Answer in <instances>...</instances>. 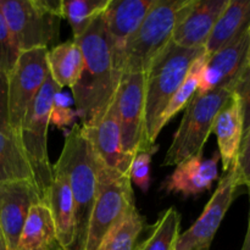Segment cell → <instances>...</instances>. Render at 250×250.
Returning <instances> with one entry per match:
<instances>
[{
    "label": "cell",
    "instance_id": "6da1fadb",
    "mask_svg": "<svg viewBox=\"0 0 250 250\" xmlns=\"http://www.w3.org/2000/svg\"><path fill=\"white\" fill-rule=\"evenodd\" d=\"M73 41L82 50L83 67L71 89L81 126L87 128L98 124L111 106L124 70L115 54L103 14Z\"/></svg>",
    "mask_w": 250,
    "mask_h": 250
},
{
    "label": "cell",
    "instance_id": "7a4b0ae2",
    "mask_svg": "<svg viewBox=\"0 0 250 250\" xmlns=\"http://www.w3.org/2000/svg\"><path fill=\"white\" fill-rule=\"evenodd\" d=\"M62 151L53 165L67 180L75 202V241L70 250H84L90 214L94 205L98 183V161L82 126L75 125L65 134Z\"/></svg>",
    "mask_w": 250,
    "mask_h": 250
},
{
    "label": "cell",
    "instance_id": "3957f363",
    "mask_svg": "<svg viewBox=\"0 0 250 250\" xmlns=\"http://www.w3.org/2000/svg\"><path fill=\"white\" fill-rule=\"evenodd\" d=\"M205 53L204 48L187 49L172 41L156 55L146 72V141L149 149H158L164 111L185 81L195 59Z\"/></svg>",
    "mask_w": 250,
    "mask_h": 250
},
{
    "label": "cell",
    "instance_id": "277c9868",
    "mask_svg": "<svg viewBox=\"0 0 250 250\" xmlns=\"http://www.w3.org/2000/svg\"><path fill=\"white\" fill-rule=\"evenodd\" d=\"M195 0H155L139 28L126 42L124 73H146L151 61L171 42L176 27L192 10Z\"/></svg>",
    "mask_w": 250,
    "mask_h": 250
},
{
    "label": "cell",
    "instance_id": "5b68a950",
    "mask_svg": "<svg viewBox=\"0 0 250 250\" xmlns=\"http://www.w3.org/2000/svg\"><path fill=\"white\" fill-rule=\"evenodd\" d=\"M0 10L20 51L53 45L62 19L60 0H0Z\"/></svg>",
    "mask_w": 250,
    "mask_h": 250
},
{
    "label": "cell",
    "instance_id": "8992f818",
    "mask_svg": "<svg viewBox=\"0 0 250 250\" xmlns=\"http://www.w3.org/2000/svg\"><path fill=\"white\" fill-rule=\"evenodd\" d=\"M61 90L55 81L49 76L27 110L19 132L26 158L33 172L34 185L37 186L42 200L46 203L49 189L54 180L53 165L48 155V127L50 112L56 92Z\"/></svg>",
    "mask_w": 250,
    "mask_h": 250
},
{
    "label": "cell",
    "instance_id": "52a82bcc",
    "mask_svg": "<svg viewBox=\"0 0 250 250\" xmlns=\"http://www.w3.org/2000/svg\"><path fill=\"white\" fill-rule=\"evenodd\" d=\"M234 84L221 87L203 95H194L187 106L172 143L166 151L164 166H176L186 159L204 151L205 143L220 110L233 94Z\"/></svg>",
    "mask_w": 250,
    "mask_h": 250
},
{
    "label": "cell",
    "instance_id": "ba28073f",
    "mask_svg": "<svg viewBox=\"0 0 250 250\" xmlns=\"http://www.w3.org/2000/svg\"><path fill=\"white\" fill-rule=\"evenodd\" d=\"M99 161V160H98ZM136 208L129 173L98 166L97 194L84 250H97L107 233Z\"/></svg>",
    "mask_w": 250,
    "mask_h": 250
},
{
    "label": "cell",
    "instance_id": "9c48e42d",
    "mask_svg": "<svg viewBox=\"0 0 250 250\" xmlns=\"http://www.w3.org/2000/svg\"><path fill=\"white\" fill-rule=\"evenodd\" d=\"M122 151L128 160H133L139 151H154L149 149L146 141V73H124L115 97Z\"/></svg>",
    "mask_w": 250,
    "mask_h": 250
},
{
    "label": "cell",
    "instance_id": "30bf717a",
    "mask_svg": "<svg viewBox=\"0 0 250 250\" xmlns=\"http://www.w3.org/2000/svg\"><path fill=\"white\" fill-rule=\"evenodd\" d=\"M50 76L48 49L22 51L9 75V119L12 131L19 136L29 105Z\"/></svg>",
    "mask_w": 250,
    "mask_h": 250
},
{
    "label": "cell",
    "instance_id": "8fae6325",
    "mask_svg": "<svg viewBox=\"0 0 250 250\" xmlns=\"http://www.w3.org/2000/svg\"><path fill=\"white\" fill-rule=\"evenodd\" d=\"M238 185L236 164L225 172L216 190L199 219L182 234L180 233L173 250H210L220 225L234 199Z\"/></svg>",
    "mask_w": 250,
    "mask_h": 250
},
{
    "label": "cell",
    "instance_id": "7c38bea8",
    "mask_svg": "<svg viewBox=\"0 0 250 250\" xmlns=\"http://www.w3.org/2000/svg\"><path fill=\"white\" fill-rule=\"evenodd\" d=\"M43 202L33 181L0 183V229L7 250L16 249L22 227L33 205Z\"/></svg>",
    "mask_w": 250,
    "mask_h": 250
},
{
    "label": "cell",
    "instance_id": "4fadbf2b",
    "mask_svg": "<svg viewBox=\"0 0 250 250\" xmlns=\"http://www.w3.org/2000/svg\"><path fill=\"white\" fill-rule=\"evenodd\" d=\"M248 29L216 53L208 55L202 80L195 95H203L221 87L234 84L247 63Z\"/></svg>",
    "mask_w": 250,
    "mask_h": 250
},
{
    "label": "cell",
    "instance_id": "5bb4252c",
    "mask_svg": "<svg viewBox=\"0 0 250 250\" xmlns=\"http://www.w3.org/2000/svg\"><path fill=\"white\" fill-rule=\"evenodd\" d=\"M82 128L98 160L104 167L120 173H129L132 161L122 151L121 131L115 100L98 124Z\"/></svg>",
    "mask_w": 250,
    "mask_h": 250
},
{
    "label": "cell",
    "instance_id": "9a60e30c",
    "mask_svg": "<svg viewBox=\"0 0 250 250\" xmlns=\"http://www.w3.org/2000/svg\"><path fill=\"white\" fill-rule=\"evenodd\" d=\"M219 151L204 160L203 154L186 159L176 165L175 171L161 185L167 194H182L185 197L197 195L210 189L212 182L219 177Z\"/></svg>",
    "mask_w": 250,
    "mask_h": 250
},
{
    "label": "cell",
    "instance_id": "2e32d148",
    "mask_svg": "<svg viewBox=\"0 0 250 250\" xmlns=\"http://www.w3.org/2000/svg\"><path fill=\"white\" fill-rule=\"evenodd\" d=\"M154 1L155 0H109L103 12L105 26L121 66L125 44L139 28Z\"/></svg>",
    "mask_w": 250,
    "mask_h": 250
},
{
    "label": "cell",
    "instance_id": "e0dca14e",
    "mask_svg": "<svg viewBox=\"0 0 250 250\" xmlns=\"http://www.w3.org/2000/svg\"><path fill=\"white\" fill-rule=\"evenodd\" d=\"M229 0H195L192 10L176 27L171 41L187 49L204 48Z\"/></svg>",
    "mask_w": 250,
    "mask_h": 250
},
{
    "label": "cell",
    "instance_id": "ac0fdd59",
    "mask_svg": "<svg viewBox=\"0 0 250 250\" xmlns=\"http://www.w3.org/2000/svg\"><path fill=\"white\" fill-rule=\"evenodd\" d=\"M211 132H214L217 138L219 155L224 166V172H227L236 164L244 133L242 105L234 93L217 114Z\"/></svg>",
    "mask_w": 250,
    "mask_h": 250
},
{
    "label": "cell",
    "instance_id": "d6986e66",
    "mask_svg": "<svg viewBox=\"0 0 250 250\" xmlns=\"http://www.w3.org/2000/svg\"><path fill=\"white\" fill-rule=\"evenodd\" d=\"M54 171V180L49 189L46 204L50 209L56 234L63 250H70L75 241V202L67 180L60 171Z\"/></svg>",
    "mask_w": 250,
    "mask_h": 250
},
{
    "label": "cell",
    "instance_id": "ffe728a7",
    "mask_svg": "<svg viewBox=\"0 0 250 250\" xmlns=\"http://www.w3.org/2000/svg\"><path fill=\"white\" fill-rule=\"evenodd\" d=\"M15 250H63L46 203L41 202L31 208Z\"/></svg>",
    "mask_w": 250,
    "mask_h": 250
},
{
    "label": "cell",
    "instance_id": "44dd1931",
    "mask_svg": "<svg viewBox=\"0 0 250 250\" xmlns=\"http://www.w3.org/2000/svg\"><path fill=\"white\" fill-rule=\"evenodd\" d=\"M250 0H229L212 28L204 49L208 55L236 41L249 28Z\"/></svg>",
    "mask_w": 250,
    "mask_h": 250
},
{
    "label": "cell",
    "instance_id": "7402d4cb",
    "mask_svg": "<svg viewBox=\"0 0 250 250\" xmlns=\"http://www.w3.org/2000/svg\"><path fill=\"white\" fill-rule=\"evenodd\" d=\"M48 65L50 76L60 88H72L80 78L83 67V55L75 41L54 45L48 50Z\"/></svg>",
    "mask_w": 250,
    "mask_h": 250
},
{
    "label": "cell",
    "instance_id": "603a6c76",
    "mask_svg": "<svg viewBox=\"0 0 250 250\" xmlns=\"http://www.w3.org/2000/svg\"><path fill=\"white\" fill-rule=\"evenodd\" d=\"M21 180L33 181V172L19 136L0 131V183Z\"/></svg>",
    "mask_w": 250,
    "mask_h": 250
},
{
    "label": "cell",
    "instance_id": "cb8c5ba5",
    "mask_svg": "<svg viewBox=\"0 0 250 250\" xmlns=\"http://www.w3.org/2000/svg\"><path fill=\"white\" fill-rule=\"evenodd\" d=\"M207 59L208 54L204 53L203 55H200L199 58L195 59V60L193 61L189 70H188L185 81H183L181 87L178 88L177 92L175 93L172 99L168 103L167 107H166L165 111H164L163 117H161L160 121L161 129H163L164 127L167 125V122L170 121L172 117H175L183 107L187 106L188 103H189L190 100H192V98L195 95L198 87H199L200 80H202L203 71H204L205 63H207Z\"/></svg>",
    "mask_w": 250,
    "mask_h": 250
},
{
    "label": "cell",
    "instance_id": "d4e9b609",
    "mask_svg": "<svg viewBox=\"0 0 250 250\" xmlns=\"http://www.w3.org/2000/svg\"><path fill=\"white\" fill-rule=\"evenodd\" d=\"M143 227L144 219L134 208L105 236L97 250H136V242Z\"/></svg>",
    "mask_w": 250,
    "mask_h": 250
},
{
    "label": "cell",
    "instance_id": "484cf974",
    "mask_svg": "<svg viewBox=\"0 0 250 250\" xmlns=\"http://www.w3.org/2000/svg\"><path fill=\"white\" fill-rule=\"evenodd\" d=\"M109 0H70L62 1V19L67 20L73 33L78 38L90 26L95 17L106 9Z\"/></svg>",
    "mask_w": 250,
    "mask_h": 250
},
{
    "label": "cell",
    "instance_id": "4316f807",
    "mask_svg": "<svg viewBox=\"0 0 250 250\" xmlns=\"http://www.w3.org/2000/svg\"><path fill=\"white\" fill-rule=\"evenodd\" d=\"M181 215L175 208L166 210L154 225L150 237L138 250H173L180 236Z\"/></svg>",
    "mask_w": 250,
    "mask_h": 250
},
{
    "label": "cell",
    "instance_id": "83f0119b",
    "mask_svg": "<svg viewBox=\"0 0 250 250\" xmlns=\"http://www.w3.org/2000/svg\"><path fill=\"white\" fill-rule=\"evenodd\" d=\"M20 54L21 51L17 48L0 10V70L9 76L16 65Z\"/></svg>",
    "mask_w": 250,
    "mask_h": 250
},
{
    "label": "cell",
    "instance_id": "f1b7e54d",
    "mask_svg": "<svg viewBox=\"0 0 250 250\" xmlns=\"http://www.w3.org/2000/svg\"><path fill=\"white\" fill-rule=\"evenodd\" d=\"M154 151H139L134 155L129 166V178L142 192H146L150 186V164Z\"/></svg>",
    "mask_w": 250,
    "mask_h": 250
},
{
    "label": "cell",
    "instance_id": "f546056e",
    "mask_svg": "<svg viewBox=\"0 0 250 250\" xmlns=\"http://www.w3.org/2000/svg\"><path fill=\"white\" fill-rule=\"evenodd\" d=\"M233 93L238 97L243 111L244 132L250 127V67L244 66L234 83Z\"/></svg>",
    "mask_w": 250,
    "mask_h": 250
},
{
    "label": "cell",
    "instance_id": "4dcf8cb0",
    "mask_svg": "<svg viewBox=\"0 0 250 250\" xmlns=\"http://www.w3.org/2000/svg\"><path fill=\"white\" fill-rule=\"evenodd\" d=\"M239 186H250V127L243 133L236 160Z\"/></svg>",
    "mask_w": 250,
    "mask_h": 250
},
{
    "label": "cell",
    "instance_id": "1f68e13d",
    "mask_svg": "<svg viewBox=\"0 0 250 250\" xmlns=\"http://www.w3.org/2000/svg\"><path fill=\"white\" fill-rule=\"evenodd\" d=\"M0 131L7 134H15L10 126L9 119V76L0 70Z\"/></svg>",
    "mask_w": 250,
    "mask_h": 250
},
{
    "label": "cell",
    "instance_id": "d6a6232c",
    "mask_svg": "<svg viewBox=\"0 0 250 250\" xmlns=\"http://www.w3.org/2000/svg\"><path fill=\"white\" fill-rule=\"evenodd\" d=\"M77 117V112L72 107L56 106V105H53L51 107L50 124H53L58 128H65V127L71 126Z\"/></svg>",
    "mask_w": 250,
    "mask_h": 250
},
{
    "label": "cell",
    "instance_id": "836d02e7",
    "mask_svg": "<svg viewBox=\"0 0 250 250\" xmlns=\"http://www.w3.org/2000/svg\"><path fill=\"white\" fill-rule=\"evenodd\" d=\"M249 190V202H250V186L248 187ZM241 250H250V207H249V220H248V229H247L246 238H244L243 246Z\"/></svg>",
    "mask_w": 250,
    "mask_h": 250
},
{
    "label": "cell",
    "instance_id": "e575fe53",
    "mask_svg": "<svg viewBox=\"0 0 250 250\" xmlns=\"http://www.w3.org/2000/svg\"><path fill=\"white\" fill-rule=\"evenodd\" d=\"M0 250H7L6 242H5L4 234H2V231H1V229H0Z\"/></svg>",
    "mask_w": 250,
    "mask_h": 250
},
{
    "label": "cell",
    "instance_id": "d590c367",
    "mask_svg": "<svg viewBox=\"0 0 250 250\" xmlns=\"http://www.w3.org/2000/svg\"><path fill=\"white\" fill-rule=\"evenodd\" d=\"M248 36H249V46H248V54H247V63L246 65L250 67V24L248 28Z\"/></svg>",
    "mask_w": 250,
    "mask_h": 250
},
{
    "label": "cell",
    "instance_id": "8d00e7d4",
    "mask_svg": "<svg viewBox=\"0 0 250 250\" xmlns=\"http://www.w3.org/2000/svg\"><path fill=\"white\" fill-rule=\"evenodd\" d=\"M136 250H138V249H136Z\"/></svg>",
    "mask_w": 250,
    "mask_h": 250
}]
</instances>
